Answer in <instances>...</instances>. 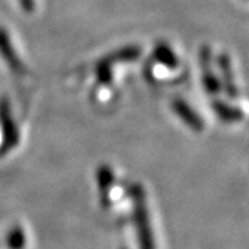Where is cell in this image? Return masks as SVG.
I'll return each instance as SVG.
<instances>
[{"label":"cell","instance_id":"6da1fadb","mask_svg":"<svg viewBox=\"0 0 249 249\" xmlns=\"http://www.w3.org/2000/svg\"><path fill=\"white\" fill-rule=\"evenodd\" d=\"M140 54H142V49L137 46H127V47H124L121 50L111 53L97 64V67H96L97 80L101 85H109L114 78V75H112L114 65L118 62L134 61L137 57H140Z\"/></svg>","mask_w":249,"mask_h":249},{"label":"cell","instance_id":"7a4b0ae2","mask_svg":"<svg viewBox=\"0 0 249 249\" xmlns=\"http://www.w3.org/2000/svg\"><path fill=\"white\" fill-rule=\"evenodd\" d=\"M0 132H1L0 152H7L18 145L19 132L7 98L0 100Z\"/></svg>","mask_w":249,"mask_h":249},{"label":"cell","instance_id":"3957f363","mask_svg":"<svg viewBox=\"0 0 249 249\" xmlns=\"http://www.w3.org/2000/svg\"><path fill=\"white\" fill-rule=\"evenodd\" d=\"M199 65H201V78L202 86L208 94L217 96L222 90V83L219 76L213 71V62H212V53L208 46H202L199 52Z\"/></svg>","mask_w":249,"mask_h":249},{"label":"cell","instance_id":"277c9868","mask_svg":"<svg viewBox=\"0 0 249 249\" xmlns=\"http://www.w3.org/2000/svg\"><path fill=\"white\" fill-rule=\"evenodd\" d=\"M172 109L175 111V114L178 116V119L186 124L188 129H191L196 133L204 132L205 124L202 118L196 112L194 108L191 107L186 100L183 98H175L172 101Z\"/></svg>","mask_w":249,"mask_h":249},{"label":"cell","instance_id":"5b68a950","mask_svg":"<svg viewBox=\"0 0 249 249\" xmlns=\"http://www.w3.org/2000/svg\"><path fill=\"white\" fill-rule=\"evenodd\" d=\"M0 55L4 60V62L9 65V68L16 75H22L25 73V65L19 55L16 52L13 42L10 39L9 34L6 29L0 27Z\"/></svg>","mask_w":249,"mask_h":249},{"label":"cell","instance_id":"8992f818","mask_svg":"<svg viewBox=\"0 0 249 249\" xmlns=\"http://www.w3.org/2000/svg\"><path fill=\"white\" fill-rule=\"evenodd\" d=\"M217 64H219V68H220V72H222V78H219L220 83H222V89L224 88L227 96L230 98H237L238 97V88H237V83H235V76H234V72H232L230 57L227 54H222L217 58Z\"/></svg>","mask_w":249,"mask_h":249},{"label":"cell","instance_id":"52a82bcc","mask_svg":"<svg viewBox=\"0 0 249 249\" xmlns=\"http://www.w3.org/2000/svg\"><path fill=\"white\" fill-rule=\"evenodd\" d=\"M212 109L214 111V114L219 116V119L226 124H237L244 119V112L240 108L232 107L223 100L212 101Z\"/></svg>","mask_w":249,"mask_h":249},{"label":"cell","instance_id":"ba28073f","mask_svg":"<svg viewBox=\"0 0 249 249\" xmlns=\"http://www.w3.org/2000/svg\"><path fill=\"white\" fill-rule=\"evenodd\" d=\"M154 55L160 64L168 67L170 70H175L178 67V58L176 53L166 43H160L154 50Z\"/></svg>","mask_w":249,"mask_h":249},{"label":"cell","instance_id":"9c48e42d","mask_svg":"<svg viewBox=\"0 0 249 249\" xmlns=\"http://www.w3.org/2000/svg\"><path fill=\"white\" fill-rule=\"evenodd\" d=\"M18 3L25 13H34L35 11V0H18Z\"/></svg>","mask_w":249,"mask_h":249}]
</instances>
